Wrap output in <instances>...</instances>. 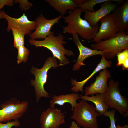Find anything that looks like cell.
I'll use <instances>...</instances> for the list:
<instances>
[{"instance_id":"cell-20","label":"cell","mask_w":128,"mask_h":128,"mask_svg":"<svg viewBox=\"0 0 128 128\" xmlns=\"http://www.w3.org/2000/svg\"><path fill=\"white\" fill-rule=\"evenodd\" d=\"M11 30L14 39V47L17 49L24 46L25 33L20 30L13 28H12Z\"/></svg>"},{"instance_id":"cell-24","label":"cell","mask_w":128,"mask_h":128,"mask_svg":"<svg viewBox=\"0 0 128 128\" xmlns=\"http://www.w3.org/2000/svg\"><path fill=\"white\" fill-rule=\"evenodd\" d=\"M116 110L114 109L111 110L107 111L104 113L103 115L108 117L110 118V125L108 128H117L115 124L116 119L115 118Z\"/></svg>"},{"instance_id":"cell-28","label":"cell","mask_w":128,"mask_h":128,"mask_svg":"<svg viewBox=\"0 0 128 128\" xmlns=\"http://www.w3.org/2000/svg\"><path fill=\"white\" fill-rule=\"evenodd\" d=\"M122 69L123 70H128V59H126L122 64Z\"/></svg>"},{"instance_id":"cell-32","label":"cell","mask_w":128,"mask_h":128,"mask_svg":"<svg viewBox=\"0 0 128 128\" xmlns=\"http://www.w3.org/2000/svg\"><path fill=\"white\" fill-rule=\"evenodd\" d=\"M1 10H0V19H1L4 18L3 16L1 13Z\"/></svg>"},{"instance_id":"cell-27","label":"cell","mask_w":128,"mask_h":128,"mask_svg":"<svg viewBox=\"0 0 128 128\" xmlns=\"http://www.w3.org/2000/svg\"><path fill=\"white\" fill-rule=\"evenodd\" d=\"M14 3V0H0V10L5 6H12Z\"/></svg>"},{"instance_id":"cell-7","label":"cell","mask_w":128,"mask_h":128,"mask_svg":"<svg viewBox=\"0 0 128 128\" xmlns=\"http://www.w3.org/2000/svg\"><path fill=\"white\" fill-rule=\"evenodd\" d=\"M29 102L21 101L17 99L11 98L0 105V123L20 118L27 111Z\"/></svg>"},{"instance_id":"cell-2","label":"cell","mask_w":128,"mask_h":128,"mask_svg":"<svg viewBox=\"0 0 128 128\" xmlns=\"http://www.w3.org/2000/svg\"><path fill=\"white\" fill-rule=\"evenodd\" d=\"M54 33L51 34L43 40L39 41L30 39V45L37 47H43L49 50L52 53L53 57L59 60V66L66 65L70 62L65 57L74 56V53L72 51L65 49L63 45L66 43L64 40V37L60 34L55 36Z\"/></svg>"},{"instance_id":"cell-23","label":"cell","mask_w":128,"mask_h":128,"mask_svg":"<svg viewBox=\"0 0 128 128\" xmlns=\"http://www.w3.org/2000/svg\"><path fill=\"white\" fill-rule=\"evenodd\" d=\"M116 56L118 61L116 65L118 66H121L122 64L128 59V49L118 53Z\"/></svg>"},{"instance_id":"cell-5","label":"cell","mask_w":128,"mask_h":128,"mask_svg":"<svg viewBox=\"0 0 128 128\" xmlns=\"http://www.w3.org/2000/svg\"><path fill=\"white\" fill-rule=\"evenodd\" d=\"M91 46L92 49L103 51L106 59L111 60L118 53L128 49V35L125 32H118L115 37L102 40Z\"/></svg>"},{"instance_id":"cell-4","label":"cell","mask_w":128,"mask_h":128,"mask_svg":"<svg viewBox=\"0 0 128 128\" xmlns=\"http://www.w3.org/2000/svg\"><path fill=\"white\" fill-rule=\"evenodd\" d=\"M59 66L57 59L50 56L46 60L41 69H39L34 67H32L31 72L35 76V79L31 81L30 84L34 87L36 102H38L42 97H50V94L46 91L44 87L47 81V72L51 68L55 69Z\"/></svg>"},{"instance_id":"cell-14","label":"cell","mask_w":128,"mask_h":128,"mask_svg":"<svg viewBox=\"0 0 128 128\" xmlns=\"http://www.w3.org/2000/svg\"><path fill=\"white\" fill-rule=\"evenodd\" d=\"M72 35L73 40L78 48L79 53L76 62L73 67V70L78 71L81 67L85 65L84 61L88 57L96 55H103L102 51L91 49L84 46L81 42L78 34H75Z\"/></svg>"},{"instance_id":"cell-13","label":"cell","mask_w":128,"mask_h":128,"mask_svg":"<svg viewBox=\"0 0 128 128\" xmlns=\"http://www.w3.org/2000/svg\"><path fill=\"white\" fill-rule=\"evenodd\" d=\"M110 72L107 68L100 71L95 81L86 87L84 95L88 96L96 93L105 94L108 87L107 80L111 77Z\"/></svg>"},{"instance_id":"cell-26","label":"cell","mask_w":128,"mask_h":128,"mask_svg":"<svg viewBox=\"0 0 128 128\" xmlns=\"http://www.w3.org/2000/svg\"><path fill=\"white\" fill-rule=\"evenodd\" d=\"M20 125V121L18 119L14 120L6 123H0V128H12L14 126L18 127Z\"/></svg>"},{"instance_id":"cell-19","label":"cell","mask_w":128,"mask_h":128,"mask_svg":"<svg viewBox=\"0 0 128 128\" xmlns=\"http://www.w3.org/2000/svg\"><path fill=\"white\" fill-rule=\"evenodd\" d=\"M80 98L86 101H90L95 105L96 110L102 115L108 111L109 107L104 102L105 94L96 93L95 95H92L91 96L78 94Z\"/></svg>"},{"instance_id":"cell-21","label":"cell","mask_w":128,"mask_h":128,"mask_svg":"<svg viewBox=\"0 0 128 128\" xmlns=\"http://www.w3.org/2000/svg\"><path fill=\"white\" fill-rule=\"evenodd\" d=\"M109 0H87L85 3L78 5V7L82 10H87L91 12H94V6L96 4L103 3Z\"/></svg>"},{"instance_id":"cell-31","label":"cell","mask_w":128,"mask_h":128,"mask_svg":"<svg viewBox=\"0 0 128 128\" xmlns=\"http://www.w3.org/2000/svg\"><path fill=\"white\" fill-rule=\"evenodd\" d=\"M116 126L117 128H128V126L127 125H123L121 126L117 125Z\"/></svg>"},{"instance_id":"cell-6","label":"cell","mask_w":128,"mask_h":128,"mask_svg":"<svg viewBox=\"0 0 128 128\" xmlns=\"http://www.w3.org/2000/svg\"><path fill=\"white\" fill-rule=\"evenodd\" d=\"M108 85L107 90L105 94V102L109 108L115 109L121 115L127 117L128 114V101L121 94L119 88V82L111 79Z\"/></svg>"},{"instance_id":"cell-10","label":"cell","mask_w":128,"mask_h":128,"mask_svg":"<svg viewBox=\"0 0 128 128\" xmlns=\"http://www.w3.org/2000/svg\"><path fill=\"white\" fill-rule=\"evenodd\" d=\"M60 109L50 107L41 113V128H59L65 123V116Z\"/></svg>"},{"instance_id":"cell-15","label":"cell","mask_w":128,"mask_h":128,"mask_svg":"<svg viewBox=\"0 0 128 128\" xmlns=\"http://www.w3.org/2000/svg\"><path fill=\"white\" fill-rule=\"evenodd\" d=\"M111 15L117 27L118 32H124L128 34V0L124 1L121 5L118 6Z\"/></svg>"},{"instance_id":"cell-17","label":"cell","mask_w":128,"mask_h":128,"mask_svg":"<svg viewBox=\"0 0 128 128\" xmlns=\"http://www.w3.org/2000/svg\"><path fill=\"white\" fill-rule=\"evenodd\" d=\"M80 98L78 94L73 93L65 95L61 94L59 96L54 95L50 102V107H55V104L62 106L65 103H69L71 105V110L73 111L77 103V101Z\"/></svg>"},{"instance_id":"cell-8","label":"cell","mask_w":128,"mask_h":128,"mask_svg":"<svg viewBox=\"0 0 128 128\" xmlns=\"http://www.w3.org/2000/svg\"><path fill=\"white\" fill-rule=\"evenodd\" d=\"M123 0H109L102 3L100 8L94 12L83 10L84 13V19L87 21L91 26H96L100 20L108 14H110L118 6L124 1Z\"/></svg>"},{"instance_id":"cell-9","label":"cell","mask_w":128,"mask_h":128,"mask_svg":"<svg viewBox=\"0 0 128 128\" xmlns=\"http://www.w3.org/2000/svg\"><path fill=\"white\" fill-rule=\"evenodd\" d=\"M1 12L4 18L8 22L7 31L9 32L12 28L20 30L25 35H29L35 29L37 24L35 21H31L28 18L25 13L18 18H15L9 16L3 11Z\"/></svg>"},{"instance_id":"cell-25","label":"cell","mask_w":128,"mask_h":128,"mask_svg":"<svg viewBox=\"0 0 128 128\" xmlns=\"http://www.w3.org/2000/svg\"><path fill=\"white\" fill-rule=\"evenodd\" d=\"M14 2L19 4V7L22 11H26L33 6L32 3L27 0H15Z\"/></svg>"},{"instance_id":"cell-18","label":"cell","mask_w":128,"mask_h":128,"mask_svg":"<svg viewBox=\"0 0 128 128\" xmlns=\"http://www.w3.org/2000/svg\"><path fill=\"white\" fill-rule=\"evenodd\" d=\"M46 1L62 16L67 13L68 10L73 11L78 7L73 0H46Z\"/></svg>"},{"instance_id":"cell-30","label":"cell","mask_w":128,"mask_h":128,"mask_svg":"<svg viewBox=\"0 0 128 128\" xmlns=\"http://www.w3.org/2000/svg\"><path fill=\"white\" fill-rule=\"evenodd\" d=\"M69 128H81L78 126L76 123L75 121L72 122L69 126Z\"/></svg>"},{"instance_id":"cell-11","label":"cell","mask_w":128,"mask_h":128,"mask_svg":"<svg viewBox=\"0 0 128 128\" xmlns=\"http://www.w3.org/2000/svg\"><path fill=\"white\" fill-rule=\"evenodd\" d=\"M61 15L51 19H46L41 13L35 19L37 26L34 31L29 35L30 39L35 40L37 39H44L54 32L51 31L52 27L58 23L61 18Z\"/></svg>"},{"instance_id":"cell-22","label":"cell","mask_w":128,"mask_h":128,"mask_svg":"<svg viewBox=\"0 0 128 128\" xmlns=\"http://www.w3.org/2000/svg\"><path fill=\"white\" fill-rule=\"evenodd\" d=\"M18 54L17 57V63L19 64L21 62H25L27 60L29 54V51L24 46L17 48Z\"/></svg>"},{"instance_id":"cell-3","label":"cell","mask_w":128,"mask_h":128,"mask_svg":"<svg viewBox=\"0 0 128 128\" xmlns=\"http://www.w3.org/2000/svg\"><path fill=\"white\" fill-rule=\"evenodd\" d=\"M73 111L71 118L78 125L84 128H99L97 118L100 115L92 105L82 99L77 103Z\"/></svg>"},{"instance_id":"cell-29","label":"cell","mask_w":128,"mask_h":128,"mask_svg":"<svg viewBox=\"0 0 128 128\" xmlns=\"http://www.w3.org/2000/svg\"><path fill=\"white\" fill-rule=\"evenodd\" d=\"M78 5L82 4L86 2L87 0H73Z\"/></svg>"},{"instance_id":"cell-12","label":"cell","mask_w":128,"mask_h":128,"mask_svg":"<svg viewBox=\"0 0 128 128\" xmlns=\"http://www.w3.org/2000/svg\"><path fill=\"white\" fill-rule=\"evenodd\" d=\"M99 21L101 25L97 33L93 39L96 43H98L102 39L105 40L116 36L118 30L111 14H107Z\"/></svg>"},{"instance_id":"cell-16","label":"cell","mask_w":128,"mask_h":128,"mask_svg":"<svg viewBox=\"0 0 128 128\" xmlns=\"http://www.w3.org/2000/svg\"><path fill=\"white\" fill-rule=\"evenodd\" d=\"M101 56V58L99 63L87 78L80 82L77 81L76 79H71L70 82L73 86L71 88V91L75 93H78L81 91L82 93H84L83 89L84 86L89 80L99 71L111 67L112 64V61L111 60H107L103 55Z\"/></svg>"},{"instance_id":"cell-1","label":"cell","mask_w":128,"mask_h":128,"mask_svg":"<svg viewBox=\"0 0 128 128\" xmlns=\"http://www.w3.org/2000/svg\"><path fill=\"white\" fill-rule=\"evenodd\" d=\"M83 10L78 7L73 11H68L69 14L63 17L67 26L63 27V32L72 35L78 34L81 37L87 40L93 39L97 33L99 27L98 24L92 27L86 20L81 17Z\"/></svg>"}]
</instances>
